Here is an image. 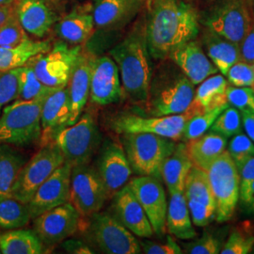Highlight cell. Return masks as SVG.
Here are the masks:
<instances>
[{
	"mask_svg": "<svg viewBox=\"0 0 254 254\" xmlns=\"http://www.w3.org/2000/svg\"><path fill=\"white\" fill-rule=\"evenodd\" d=\"M146 42L155 60L169 59L200 30L195 9L183 0H146Z\"/></svg>",
	"mask_w": 254,
	"mask_h": 254,
	"instance_id": "1",
	"label": "cell"
},
{
	"mask_svg": "<svg viewBox=\"0 0 254 254\" xmlns=\"http://www.w3.org/2000/svg\"><path fill=\"white\" fill-rule=\"evenodd\" d=\"M221 243L216 236L205 234L199 239L186 245L185 251L190 254H217L220 253Z\"/></svg>",
	"mask_w": 254,
	"mask_h": 254,
	"instance_id": "45",
	"label": "cell"
},
{
	"mask_svg": "<svg viewBox=\"0 0 254 254\" xmlns=\"http://www.w3.org/2000/svg\"><path fill=\"white\" fill-rule=\"evenodd\" d=\"M89 236L102 253L108 254H136L141 246L127 228L112 214L94 213L90 216Z\"/></svg>",
	"mask_w": 254,
	"mask_h": 254,
	"instance_id": "11",
	"label": "cell"
},
{
	"mask_svg": "<svg viewBox=\"0 0 254 254\" xmlns=\"http://www.w3.org/2000/svg\"><path fill=\"white\" fill-rule=\"evenodd\" d=\"M253 1H254V0H253Z\"/></svg>",
	"mask_w": 254,
	"mask_h": 254,
	"instance_id": "55",
	"label": "cell"
},
{
	"mask_svg": "<svg viewBox=\"0 0 254 254\" xmlns=\"http://www.w3.org/2000/svg\"><path fill=\"white\" fill-rule=\"evenodd\" d=\"M46 250L34 230L12 229L0 233L1 254H43Z\"/></svg>",
	"mask_w": 254,
	"mask_h": 254,
	"instance_id": "32",
	"label": "cell"
},
{
	"mask_svg": "<svg viewBox=\"0 0 254 254\" xmlns=\"http://www.w3.org/2000/svg\"><path fill=\"white\" fill-rule=\"evenodd\" d=\"M130 189L149 218L157 236L166 233L168 201L161 180L153 176H136L128 182Z\"/></svg>",
	"mask_w": 254,
	"mask_h": 254,
	"instance_id": "15",
	"label": "cell"
},
{
	"mask_svg": "<svg viewBox=\"0 0 254 254\" xmlns=\"http://www.w3.org/2000/svg\"><path fill=\"white\" fill-rule=\"evenodd\" d=\"M194 94V85L181 70L167 65L152 77L148 103L154 116L181 114L190 107Z\"/></svg>",
	"mask_w": 254,
	"mask_h": 254,
	"instance_id": "3",
	"label": "cell"
},
{
	"mask_svg": "<svg viewBox=\"0 0 254 254\" xmlns=\"http://www.w3.org/2000/svg\"><path fill=\"white\" fill-rule=\"evenodd\" d=\"M228 81L236 87H253L254 85V64L238 61L225 74Z\"/></svg>",
	"mask_w": 254,
	"mask_h": 254,
	"instance_id": "43",
	"label": "cell"
},
{
	"mask_svg": "<svg viewBox=\"0 0 254 254\" xmlns=\"http://www.w3.org/2000/svg\"><path fill=\"white\" fill-rule=\"evenodd\" d=\"M146 0H93L92 15L95 27L116 30L132 20Z\"/></svg>",
	"mask_w": 254,
	"mask_h": 254,
	"instance_id": "23",
	"label": "cell"
},
{
	"mask_svg": "<svg viewBox=\"0 0 254 254\" xmlns=\"http://www.w3.org/2000/svg\"><path fill=\"white\" fill-rule=\"evenodd\" d=\"M45 99L17 100L0 114V144L28 147L41 142V114Z\"/></svg>",
	"mask_w": 254,
	"mask_h": 254,
	"instance_id": "4",
	"label": "cell"
},
{
	"mask_svg": "<svg viewBox=\"0 0 254 254\" xmlns=\"http://www.w3.org/2000/svg\"><path fill=\"white\" fill-rule=\"evenodd\" d=\"M31 219L28 206L14 198L0 199V228L12 230L25 227Z\"/></svg>",
	"mask_w": 254,
	"mask_h": 254,
	"instance_id": "36",
	"label": "cell"
},
{
	"mask_svg": "<svg viewBox=\"0 0 254 254\" xmlns=\"http://www.w3.org/2000/svg\"><path fill=\"white\" fill-rule=\"evenodd\" d=\"M241 201L248 213L254 214V182L248 191L245 199Z\"/></svg>",
	"mask_w": 254,
	"mask_h": 254,
	"instance_id": "51",
	"label": "cell"
},
{
	"mask_svg": "<svg viewBox=\"0 0 254 254\" xmlns=\"http://www.w3.org/2000/svg\"><path fill=\"white\" fill-rule=\"evenodd\" d=\"M54 142L64 154V161L73 168L90 163L100 149L102 135L94 119L86 113L76 123L62 130Z\"/></svg>",
	"mask_w": 254,
	"mask_h": 254,
	"instance_id": "7",
	"label": "cell"
},
{
	"mask_svg": "<svg viewBox=\"0 0 254 254\" xmlns=\"http://www.w3.org/2000/svg\"><path fill=\"white\" fill-rule=\"evenodd\" d=\"M81 53L79 46L57 43L46 53L37 55L27 64L31 65L38 78L49 87L67 86L73 65Z\"/></svg>",
	"mask_w": 254,
	"mask_h": 254,
	"instance_id": "12",
	"label": "cell"
},
{
	"mask_svg": "<svg viewBox=\"0 0 254 254\" xmlns=\"http://www.w3.org/2000/svg\"><path fill=\"white\" fill-rule=\"evenodd\" d=\"M192 166L186 144H177L173 154L165 160L161 170L162 180L170 194L184 192L186 180Z\"/></svg>",
	"mask_w": 254,
	"mask_h": 254,
	"instance_id": "30",
	"label": "cell"
},
{
	"mask_svg": "<svg viewBox=\"0 0 254 254\" xmlns=\"http://www.w3.org/2000/svg\"><path fill=\"white\" fill-rule=\"evenodd\" d=\"M19 70L16 68L0 72V114L3 108L18 99Z\"/></svg>",
	"mask_w": 254,
	"mask_h": 254,
	"instance_id": "39",
	"label": "cell"
},
{
	"mask_svg": "<svg viewBox=\"0 0 254 254\" xmlns=\"http://www.w3.org/2000/svg\"><path fill=\"white\" fill-rule=\"evenodd\" d=\"M254 245V237L247 235L241 231L233 232L225 244L221 248L222 254H250Z\"/></svg>",
	"mask_w": 254,
	"mask_h": 254,
	"instance_id": "44",
	"label": "cell"
},
{
	"mask_svg": "<svg viewBox=\"0 0 254 254\" xmlns=\"http://www.w3.org/2000/svg\"><path fill=\"white\" fill-rule=\"evenodd\" d=\"M169 59L172 60L194 86L218 73L217 67L194 40L177 47L170 55Z\"/></svg>",
	"mask_w": 254,
	"mask_h": 254,
	"instance_id": "22",
	"label": "cell"
},
{
	"mask_svg": "<svg viewBox=\"0 0 254 254\" xmlns=\"http://www.w3.org/2000/svg\"><path fill=\"white\" fill-rule=\"evenodd\" d=\"M203 45L210 61L223 75L240 61L238 46L209 29L203 35Z\"/></svg>",
	"mask_w": 254,
	"mask_h": 254,
	"instance_id": "33",
	"label": "cell"
},
{
	"mask_svg": "<svg viewBox=\"0 0 254 254\" xmlns=\"http://www.w3.org/2000/svg\"><path fill=\"white\" fill-rule=\"evenodd\" d=\"M27 38V32L21 26L16 12L0 25V47L17 46Z\"/></svg>",
	"mask_w": 254,
	"mask_h": 254,
	"instance_id": "40",
	"label": "cell"
},
{
	"mask_svg": "<svg viewBox=\"0 0 254 254\" xmlns=\"http://www.w3.org/2000/svg\"><path fill=\"white\" fill-rule=\"evenodd\" d=\"M229 103L219 106L216 109L209 110L202 114H198L190 119L185 127L182 138L186 141L194 139L196 137L205 134L209 128H211L218 115L229 107Z\"/></svg>",
	"mask_w": 254,
	"mask_h": 254,
	"instance_id": "37",
	"label": "cell"
},
{
	"mask_svg": "<svg viewBox=\"0 0 254 254\" xmlns=\"http://www.w3.org/2000/svg\"><path fill=\"white\" fill-rule=\"evenodd\" d=\"M236 168L239 176V199L243 200L254 182V156L246 159Z\"/></svg>",
	"mask_w": 254,
	"mask_h": 254,
	"instance_id": "46",
	"label": "cell"
},
{
	"mask_svg": "<svg viewBox=\"0 0 254 254\" xmlns=\"http://www.w3.org/2000/svg\"><path fill=\"white\" fill-rule=\"evenodd\" d=\"M112 198L111 214L125 227L138 237L149 238L154 236V230L145 211L128 184L122 188Z\"/></svg>",
	"mask_w": 254,
	"mask_h": 254,
	"instance_id": "20",
	"label": "cell"
},
{
	"mask_svg": "<svg viewBox=\"0 0 254 254\" xmlns=\"http://www.w3.org/2000/svg\"><path fill=\"white\" fill-rule=\"evenodd\" d=\"M62 247L68 254H93L90 246L87 245L79 239H65L62 243Z\"/></svg>",
	"mask_w": 254,
	"mask_h": 254,
	"instance_id": "49",
	"label": "cell"
},
{
	"mask_svg": "<svg viewBox=\"0 0 254 254\" xmlns=\"http://www.w3.org/2000/svg\"><path fill=\"white\" fill-rule=\"evenodd\" d=\"M227 152L237 166L254 156V142L247 135L239 133L230 141Z\"/></svg>",
	"mask_w": 254,
	"mask_h": 254,
	"instance_id": "42",
	"label": "cell"
},
{
	"mask_svg": "<svg viewBox=\"0 0 254 254\" xmlns=\"http://www.w3.org/2000/svg\"><path fill=\"white\" fill-rule=\"evenodd\" d=\"M196 113L190 109L181 114L142 117L132 113H117L109 121V127L117 134L151 133L173 140L180 139L185 127Z\"/></svg>",
	"mask_w": 254,
	"mask_h": 254,
	"instance_id": "9",
	"label": "cell"
},
{
	"mask_svg": "<svg viewBox=\"0 0 254 254\" xmlns=\"http://www.w3.org/2000/svg\"><path fill=\"white\" fill-rule=\"evenodd\" d=\"M209 184L216 203V219L222 223L234 216L239 200V176L236 163L227 151L207 170Z\"/></svg>",
	"mask_w": 254,
	"mask_h": 254,
	"instance_id": "8",
	"label": "cell"
},
{
	"mask_svg": "<svg viewBox=\"0 0 254 254\" xmlns=\"http://www.w3.org/2000/svg\"><path fill=\"white\" fill-rule=\"evenodd\" d=\"M141 250L147 254H181V247L173 239V236H168L163 243H156L152 241L139 242Z\"/></svg>",
	"mask_w": 254,
	"mask_h": 254,
	"instance_id": "47",
	"label": "cell"
},
{
	"mask_svg": "<svg viewBox=\"0 0 254 254\" xmlns=\"http://www.w3.org/2000/svg\"><path fill=\"white\" fill-rule=\"evenodd\" d=\"M49 41H33L29 38L11 47H0V71L5 72L20 68L37 55L51 49Z\"/></svg>",
	"mask_w": 254,
	"mask_h": 254,
	"instance_id": "31",
	"label": "cell"
},
{
	"mask_svg": "<svg viewBox=\"0 0 254 254\" xmlns=\"http://www.w3.org/2000/svg\"><path fill=\"white\" fill-rule=\"evenodd\" d=\"M241 119L247 136L254 142V113L241 112Z\"/></svg>",
	"mask_w": 254,
	"mask_h": 254,
	"instance_id": "50",
	"label": "cell"
},
{
	"mask_svg": "<svg viewBox=\"0 0 254 254\" xmlns=\"http://www.w3.org/2000/svg\"><path fill=\"white\" fill-rule=\"evenodd\" d=\"M26 158L10 145L0 144V199L11 197V191Z\"/></svg>",
	"mask_w": 254,
	"mask_h": 254,
	"instance_id": "34",
	"label": "cell"
},
{
	"mask_svg": "<svg viewBox=\"0 0 254 254\" xmlns=\"http://www.w3.org/2000/svg\"><path fill=\"white\" fill-rule=\"evenodd\" d=\"M80 220L81 215L68 201L34 218V231L46 248L53 247L75 234Z\"/></svg>",
	"mask_w": 254,
	"mask_h": 254,
	"instance_id": "14",
	"label": "cell"
},
{
	"mask_svg": "<svg viewBox=\"0 0 254 254\" xmlns=\"http://www.w3.org/2000/svg\"><path fill=\"white\" fill-rule=\"evenodd\" d=\"M209 30L238 46L254 25L253 0H217L204 15Z\"/></svg>",
	"mask_w": 254,
	"mask_h": 254,
	"instance_id": "6",
	"label": "cell"
},
{
	"mask_svg": "<svg viewBox=\"0 0 254 254\" xmlns=\"http://www.w3.org/2000/svg\"><path fill=\"white\" fill-rule=\"evenodd\" d=\"M168 202L166 230L172 236L182 240L192 239L196 236L193 227L190 213L187 204L184 192H175L170 194Z\"/></svg>",
	"mask_w": 254,
	"mask_h": 254,
	"instance_id": "29",
	"label": "cell"
},
{
	"mask_svg": "<svg viewBox=\"0 0 254 254\" xmlns=\"http://www.w3.org/2000/svg\"></svg>",
	"mask_w": 254,
	"mask_h": 254,
	"instance_id": "57",
	"label": "cell"
},
{
	"mask_svg": "<svg viewBox=\"0 0 254 254\" xmlns=\"http://www.w3.org/2000/svg\"><path fill=\"white\" fill-rule=\"evenodd\" d=\"M18 99L34 101L46 99L51 93L60 88L49 87L41 81L31 65L27 64L19 70ZM63 88V87H62Z\"/></svg>",
	"mask_w": 254,
	"mask_h": 254,
	"instance_id": "35",
	"label": "cell"
},
{
	"mask_svg": "<svg viewBox=\"0 0 254 254\" xmlns=\"http://www.w3.org/2000/svg\"><path fill=\"white\" fill-rule=\"evenodd\" d=\"M71 172V165L64 162L38 188L27 202L31 219L70 201Z\"/></svg>",
	"mask_w": 254,
	"mask_h": 254,
	"instance_id": "17",
	"label": "cell"
},
{
	"mask_svg": "<svg viewBox=\"0 0 254 254\" xmlns=\"http://www.w3.org/2000/svg\"><path fill=\"white\" fill-rule=\"evenodd\" d=\"M94 57L91 54L81 53L76 59L72 73L67 84L70 102L71 117L69 126H72L80 118L84 108L90 98L91 66Z\"/></svg>",
	"mask_w": 254,
	"mask_h": 254,
	"instance_id": "24",
	"label": "cell"
},
{
	"mask_svg": "<svg viewBox=\"0 0 254 254\" xmlns=\"http://www.w3.org/2000/svg\"><path fill=\"white\" fill-rule=\"evenodd\" d=\"M227 102L241 112L254 113V90L252 87L228 86Z\"/></svg>",
	"mask_w": 254,
	"mask_h": 254,
	"instance_id": "41",
	"label": "cell"
},
{
	"mask_svg": "<svg viewBox=\"0 0 254 254\" xmlns=\"http://www.w3.org/2000/svg\"><path fill=\"white\" fill-rule=\"evenodd\" d=\"M64 154L59 146L51 141L27 161L19 173L11 191V198L27 204L38 188L64 163Z\"/></svg>",
	"mask_w": 254,
	"mask_h": 254,
	"instance_id": "10",
	"label": "cell"
},
{
	"mask_svg": "<svg viewBox=\"0 0 254 254\" xmlns=\"http://www.w3.org/2000/svg\"><path fill=\"white\" fill-rule=\"evenodd\" d=\"M124 98L118 66L109 56L94 58L91 66L90 99L98 106L119 103Z\"/></svg>",
	"mask_w": 254,
	"mask_h": 254,
	"instance_id": "19",
	"label": "cell"
},
{
	"mask_svg": "<svg viewBox=\"0 0 254 254\" xmlns=\"http://www.w3.org/2000/svg\"><path fill=\"white\" fill-rule=\"evenodd\" d=\"M16 0H0V6H14Z\"/></svg>",
	"mask_w": 254,
	"mask_h": 254,
	"instance_id": "53",
	"label": "cell"
},
{
	"mask_svg": "<svg viewBox=\"0 0 254 254\" xmlns=\"http://www.w3.org/2000/svg\"><path fill=\"white\" fill-rule=\"evenodd\" d=\"M226 146L227 137L212 131L189 140L186 148L193 166L207 172L212 163L225 152Z\"/></svg>",
	"mask_w": 254,
	"mask_h": 254,
	"instance_id": "27",
	"label": "cell"
},
{
	"mask_svg": "<svg viewBox=\"0 0 254 254\" xmlns=\"http://www.w3.org/2000/svg\"><path fill=\"white\" fill-rule=\"evenodd\" d=\"M0 72H1V71H0Z\"/></svg>",
	"mask_w": 254,
	"mask_h": 254,
	"instance_id": "58",
	"label": "cell"
},
{
	"mask_svg": "<svg viewBox=\"0 0 254 254\" xmlns=\"http://www.w3.org/2000/svg\"><path fill=\"white\" fill-rule=\"evenodd\" d=\"M252 88H253V89H254V86H253V87H252Z\"/></svg>",
	"mask_w": 254,
	"mask_h": 254,
	"instance_id": "54",
	"label": "cell"
},
{
	"mask_svg": "<svg viewBox=\"0 0 254 254\" xmlns=\"http://www.w3.org/2000/svg\"><path fill=\"white\" fill-rule=\"evenodd\" d=\"M122 143L133 173L159 180L165 160L177 145L173 139L151 133L123 134Z\"/></svg>",
	"mask_w": 254,
	"mask_h": 254,
	"instance_id": "5",
	"label": "cell"
},
{
	"mask_svg": "<svg viewBox=\"0 0 254 254\" xmlns=\"http://www.w3.org/2000/svg\"><path fill=\"white\" fill-rule=\"evenodd\" d=\"M184 194L194 225L207 226L216 219V203L206 172L192 166L186 180Z\"/></svg>",
	"mask_w": 254,
	"mask_h": 254,
	"instance_id": "16",
	"label": "cell"
},
{
	"mask_svg": "<svg viewBox=\"0 0 254 254\" xmlns=\"http://www.w3.org/2000/svg\"><path fill=\"white\" fill-rule=\"evenodd\" d=\"M109 54L118 66L124 97L134 104L147 103L153 69L144 22L137 23Z\"/></svg>",
	"mask_w": 254,
	"mask_h": 254,
	"instance_id": "2",
	"label": "cell"
},
{
	"mask_svg": "<svg viewBox=\"0 0 254 254\" xmlns=\"http://www.w3.org/2000/svg\"><path fill=\"white\" fill-rule=\"evenodd\" d=\"M16 12L15 6H0V25L5 23Z\"/></svg>",
	"mask_w": 254,
	"mask_h": 254,
	"instance_id": "52",
	"label": "cell"
},
{
	"mask_svg": "<svg viewBox=\"0 0 254 254\" xmlns=\"http://www.w3.org/2000/svg\"><path fill=\"white\" fill-rule=\"evenodd\" d=\"M211 130L225 137H231L241 133L242 130V119L241 113L238 109L229 106L223 110L214 124Z\"/></svg>",
	"mask_w": 254,
	"mask_h": 254,
	"instance_id": "38",
	"label": "cell"
},
{
	"mask_svg": "<svg viewBox=\"0 0 254 254\" xmlns=\"http://www.w3.org/2000/svg\"><path fill=\"white\" fill-rule=\"evenodd\" d=\"M96 170L109 198L128 184L133 173L123 145L110 140H107L100 149Z\"/></svg>",
	"mask_w": 254,
	"mask_h": 254,
	"instance_id": "18",
	"label": "cell"
},
{
	"mask_svg": "<svg viewBox=\"0 0 254 254\" xmlns=\"http://www.w3.org/2000/svg\"><path fill=\"white\" fill-rule=\"evenodd\" d=\"M95 29L92 11L86 9H74L61 19L55 30L64 42L70 45L79 46L91 38Z\"/></svg>",
	"mask_w": 254,
	"mask_h": 254,
	"instance_id": "26",
	"label": "cell"
},
{
	"mask_svg": "<svg viewBox=\"0 0 254 254\" xmlns=\"http://www.w3.org/2000/svg\"><path fill=\"white\" fill-rule=\"evenodd\" d=\"M0 254H1V252H0Z\"/></svg>",
	"mask_w": 254,
	"mask_h": 254,
	"instance_id": "56",
	"label": "cell"
},
{
	"mask_svg": "<svg viewBox=\"0 0 254 254\" xmlns=\"http://www.w3.org/2000/svg\"><path fill=\"white\" fill-rule=\"evenodd\" d=\"M108 199L96 168L89 164L72 168L70 201L81 217H90L99 212Z\"/></svg>",
	"mask_w": 254,
	"mask_h": 254,
	"instance_id": "13",
	"label": "cell"
},
{
	"mask_svg": "<svg viewBox=\"0 0 254 254\" xmlns=\"http://www.w3.org/2000/svg\"><path fill=\"white\" fill-rule=\"evenodd\" d=\"M70 117L71 102L68 87L65 86L55 91L44 101L41 114L42 145L54 141L57 135L69 126Z\"/></svg>",
	"mask_w": 254,
	"mask_h": 254,
	"instance_id": "21",
	"label": "cell"
},
{
	"mask_svg": "<svg viewBox=\"0 0 254 254\" xmlns=\"http://www.w3.org/2000/svg\"><path fill=\"white\" fill-rule=\"evenodd\" d=\"M240 61L254 64V25L238 44Z\"/></svg>",
	"mask_w": 254,
	"mask_h": 254,
	"instance_id": "48",
	"label": "cell"
},
{
	"mask_svg": "<svg viewBox=\"0 0 254 254\" xmlns=\"http://www.w3.org/2000/svg\"><path fill=\"white\" fill-rule=\"evenodd\" d=\"M15 7L21 26L37 38L46 36L57 20L46 0H19Z\"/></svg>",
	"mask_w": 254,
	"mask_h": 254,
	"instance_id": "25",
	"label": "cell"
},
{
	"mask_svg": "<svg viewBox=\"0 0 254 254\" xmlns=\"http://www.w3.org/2000/svg\"><path fill=\"white\" fill-rule=\"evenodd\" d=\"M228 86V81L223 74L215 73L209 76L200 83L195 91L190 109L198 115L227 104Z\"/></svg>",
	"mask_w": 254,
	"mask_h": 254,
	"instance_id": "28",
	"label": "cell"
}]
</instances>
